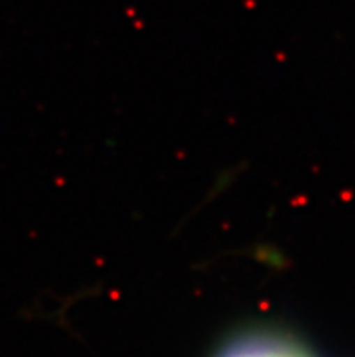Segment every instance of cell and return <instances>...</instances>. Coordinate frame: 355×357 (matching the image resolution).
Masks as SVG:
<instances>
[{
    "instance_id": "cell-1",
    "label": "cell",
    "mask_w": 355,
    "mask_h": 357,
    "mask_svg": "<svg viewBox=\"0 0 355 357\" xmlns=\"http://www.w3.org/2000/svg\"><path fill=\"white\" fill-rule=\"evenodd\" d=\"M214 357H315V354L278 328L250 326L230 335Z\"/></svg>"
}]
</instances>
